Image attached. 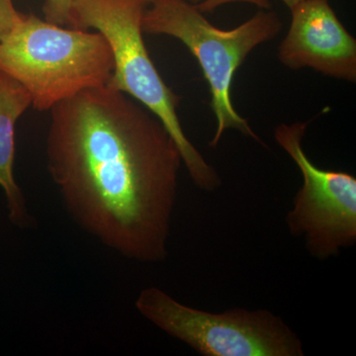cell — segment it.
Wrapping results in <instances>:
<instances>
[{
    "label": "cell",
    "mask_w": 356,
    "mask_h": 356,
    "mask_svg": "<svg viewBox=\"0 0 356 356\" xmlns=\"http://www.w3.org/2000/svg\"><path fill=\"white\" fill-rule=\"evenodd\" d=\"M309 123L281 124L274 137L303 177L286 217L288 229L293 236L305 238L312 257L327 259L356 242V178L312 163L302 147Z\"/></svg>",
    "instance_id": "cell-6"
},
{
    "label": "cell",
    "mask_w": 356,
    "mask_h": 356,
    "mask_svg": "<svg viewBox=\"0 0 356 356\" xmlns=\"http://www.w3.org/2000/svg\"><path fill=\"white\" fill-rule=\"evenodd\" d=\"M142 1L144 2L145 4H149L152 3L154 0H142ZM187 1L191 2V3L193 4H199L200 2H202L203 0H187Z\"/></svg>",
    "instance_id": "cell-13"
},
{
    "label": "cell",
    "mask_w": 356,
    "mask_h": 356,
    "mask_svg": "<svg viewBox=\"0 0 356 356\" xmlns=\"http://www.w3.org/2000/svg\"><path fill=\"white\" fill-rule=\"evenodd\" d=\"M72 2L74 0H44V20L51 24L72 28Z\"/></svg>",
    "instance_id": "cell-9"
},
{
    "label": "cell",
    "mask_w": 356,
    "mask_h": 356,
    "mask_svg": "<svg viewBox=\"0 0 356 356\" xmlns=\"http://www.w3.org/2000/svg\"><path fill=\"white\" fill-rule=\"evenodd\" d=\"M283 3L288 7V8H292L293 6L300 3V2L304 1V0H281Z\"/></svg>",
    "instance_id": "cell-12"
},
{
    "label": "cell",
    "mask_w": 356,
    "mask_h": 356,
    "mask_svg": "<svg viewBox=\"0 0 356 356\" xmlns=\"http://www.w3.org/2000/svg\"><path fill=\"white\" fill-rule=\"evenodd\" d=\"M31 105V95L27 89L0 72V186L6 195L9 219L19 228H28L34 222L13 175L15 125Z\"/></svg>",
    "instance_id": "cell-8"
},
{
    "label": "cell",
    "mask_w": 356,
    "mask_h": 356,
    "mask_svg": "<svg viewBox=\"0 0 356 356\" xmlns=\"http://www.w3.org/2000/svg\"><path fill=\"white\" fill-rule=\"evenodd\" d=\"M145 6L142 0H74L72 28H93L104 37L114 58L107 86L135 98L156 115L177 144L196 186L216 191L221 178L185 135L177 115L181 98L166 86L145 46Z\"/></svg>",
    "instance_id": "cell-3"
},
{
    "label": "cell",
    "mask_w": 356,
    "mask_h": 356,
    "mask_svg": "<svg viewBox=\"0 0 356 356\" xmlns=\"http://www.w3.org/2000/svg\"><path fill=\"white\" fill-rule=\"evenodd\" d=\"M143 317L204 356H303L298 336L266 310L209 313L179 303L158 287L136 300Z\"/></svg>",
    "instance_id": "cell-5"
},
{
    "label": "cell",
    "mask_w": 356,
    "mask_h": 356,
    "mask_svg": "<svg viewBox=\"0 0 356 356\" xmlns=\"http://www.w3.org/2000/svg\"><path fill=\"white\" fill-rule=\"evenodd\" d=\"M50 111L49 172L72 219L126 259L165 261L182 163L165 125L107 84Z\"/></svg>",
    "instance_id": "cell-1"
},
{
    "label": "cell",
    "mask_w": 356,
    "mask_h": 356,
    "mask_svg": "<svg viewBox=\"0 0 356 356\" xmlns=\"http://www.w3.org/2000/svg\"><path fill=\"white\" fill-rule=\"evenodd\" d=\"M291 25L278 58L291 70L310 69L324 76L356 81V40L327 0H304L290 8Z\"/></svg>",
    "instance_id": "cell-7"
},
{
    "label": "cell",
    "mask_w": 356,
    "mask_h": 356,
    "mask_svg": "<svg viewBox=\"0 0 356 356\" xmlns=\"http://www.w3.org/2000/svg\"><path fill=\"white\" fill-rule=\"evenodd\" d=\"M23 17V14L16 10L13 0H0V42L9 34Z\"/></svg>",
    "instance_id": "cell-10"
},
{
    "label": "cell",
    "mask_w": 356,
    "mask_h": 356,
    "mask_svg": "<svg viewBox=\"0 0 356 356\" xmlns=\"http://www.w3.org/2000/svg\"><path fill=\"white\" fill-rule=\"evenodd\" d=\"M234 2H245V3L254 4L261 9H270L269 0H203L200 3L196 4V6L201 13H213L218 7L234 3Z\"/></svg>",
    "instance_id": "cell-11"
},
{
    "label": "cell",
    "mask_w": 356,
    "mask_h": 356,
    "mask_svg": "<svg viewBox=\"0 0 356 356\" xmlns=\"http://www.w3.org/2000/svg\"><path fill=\"white\" fill-rule=\"evenodd\" d=\"M151 4L143 16V32L168 35L181 41L197 58L209 86L211 109L217 121L210 147H216L222 134L229 129L264 144L236 111L231 89L236 70L250 51L280 34L282 22L277 13L261 9L235 29L222 30L211 24L196 4L187 0H154Z\"/></svg>",
    "instance_id": "cell-4"
},
{
    "label": "cell",
    "mask_w": 356,
    "mask_h": 356,
    "mask_svg": "<svg viewBox=\"0 0 356 356\" xmlns=\"http://www.w3.org/2000/svg\"><path fill=\"white\" fill-rule=\"evenodd\" d=\"M113 70L111 48L100 33L51 24L34 14H23L0 42V72L27 89L38 111L106 86Z\"/></svg>",
    "instance_id": "cell-2"
}]
</instances>
